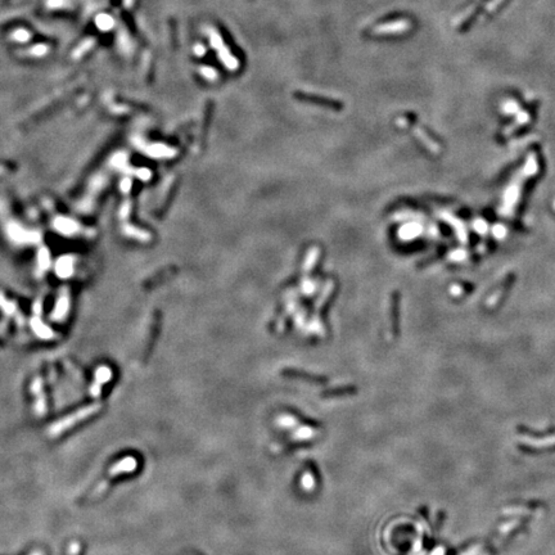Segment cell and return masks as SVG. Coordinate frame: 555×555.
<instances>
[{"instance_id": "2", "label": "cell", "mask_w": 555, "mask_h": 555, "mask_svg": "<svg viewBox=\"0 0 555 555\" xmlns=\"http://www.w3.org/2000/svg\"><path fill=\"white\" fill-rule=\"evenodd\" d=\"M136 468H138V460H136L134 456H126V458H122L121 460L115 463V464L109 468V470H108V475H109V478H116L119 477V475L134 472Z\"/></svg>"}, {"instance_id": "5", "label": "cell", "mask_w": 555, "mask_h": 555, "mask_svg": "<svg viewBox=\"0 0 555 555\" xmlns=\"http://www.w3.org/2000/svg\"><path fill=\"white\" fill-rule=\"evenodd\" d=\"M110 378H112V372H110L109 367H98L97 372H95V381L90 387V395L93 397H99L100 393H102V387L107 384L110 381Z\"/></svg>"}, {"instance_id": "4", "label": "cell", "mask_w": 555, "mask_h": 555, "mask_svg": "<svg viewBox=\"0 0 555 555\" xmlns=\"http://www.w3.org/2000/svg\"><path fill=\"white\" fill-rule=\"evenodd\" d=\"M31 392L36 396L35 402V413L38 417H44L47 412V401H45L44 390H43V381L42 378H35L31 383L30 387Z\"/></svg>"}, {"instance_id": "3", "label": "cell", "mask_w": 555, "mask_h": 555, "mask_svg": "<svg viewBox=\"0 0 555 555\" xmlns=\"http://www.w3.org/2000/svg\"><path fill=\"white\" fill-rule=\"evenodd\" d=\"M294 97L297 98V99L302 100V102H309V103H312V104L323 105V107L331 108V109H341V108L343 107L342 102H338V100H335V99H329V98L306 94V93H302V91H295Z\"/></svg>"}, {"instance_id": "1", "label": "cell", "mask_w": 555, "mask_h": 555, "mask_svg": "<svg viewBox=\"0 0 555 555\" xmlns=\"http://www.w3.org/2000/svg\"><path fill=\"white\" fill-rule=\"evenodd\" d=\"M102 409V405L100 403H91V405L85 406V408H81L78 412H75L73 414H69L67 417H64L63 419L55 422L54 424L49 428V436L50 437H57L59 434L64 433L67 429L75 427L76 424H79L83 420L88 419V418L93 417L94 414L99 413V410Z\"/></svg>"}, {"instance_id": "6", "label": "cell", "mask_w": 555, "mask_h": 555, "mask_svg": "<svg viewBox=\"0 0 555 555\" xmlns=\"http://www.w3.org/2000/svg\"><path fill=\"white\" fill-rule=\"evenodd\" d=\"M79 551H80V545H79L78 542H73V544H71V546H69V554L76 555Z\"/></svg>"}, {"instance_id": "7", "label": "cell", "mask_w": 555, "mask_h": 555, "mask_svg": "<svg viewBox=\"0 0 555 555\" xmlns=\"http://www.w3.org/2000/svg\"><path fill=\"white\" fill-rule=\"evenodd\" d=\"M31 555H43V552L42 551H35V552H32Z\"/></svg>"}]
</instances>
